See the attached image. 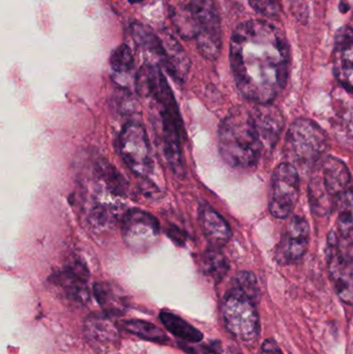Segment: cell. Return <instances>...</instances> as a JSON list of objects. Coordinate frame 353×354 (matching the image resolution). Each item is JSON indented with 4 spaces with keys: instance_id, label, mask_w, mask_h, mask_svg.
<instances>
[{
    "instance_id": "obj_5",
    "label": "cell",
    "mask_w": 353,
    "mask_h": 354,
    "mask_svg": "<svg viewBox=\"0 0 353 354\" xmlns=\"http://www.w3.org/2000/svg\"><path fill=\"white\" fill-rule=\"evenodd\" d=\"M259 299L233 284L222 301V315L228 332L242 342L256 340L260 330Z\"/></svg>"
},
{
    "instance_id": "obj_21",
    "label": "cell",
    "mask_w": 353,
    "mask_h": 354,
    "mask_svg": "<svg viewBox=\"0 0 353 354\" xmlns=\"http://www.w3.org/2000/svg\"><path fill=\"white\" fill-rule=\"evenodd\" d=\"M201 270L205 276L215 281L221 282L229 272L230 264L227 258L220 251L219 248L213 247L207 249L201 256Z\"/></svg>"
},
{
    "instance_id": "obj_22",
    "label": "cell",
    "mask_w": 353,
    "mask_h": 354,
    "mask_svg": "<svg viewBox=\"0 0 353 354\" xmlns=\"http://www.w3.org/2000/svg\"><path fill=\"white\" fill-rule=\"evenodd\" d=\"M132 35L135 41L141 49L153 54L161 62L163 47L160 35H158L153 29L143 24H134L132 26Z\"/></svg>"
},
{
    "instance_id": "obj_19",
    "label": "cell",
    "mask_w": 353,
    "mask_h": 354,
    "mask_svg": "<svg viewBox=\"0 0 353 354\" xmlns=\"http://www.w3.org/2000/svg\"><path fill=\"white\" fill-rule=\"evenodd\" d=\"M159 317L166 330L171 333L176 338L188 343H199L202 340V333L176 314L162 311Z\"/></svg>"
},
{
    "instance_id": "obj_29",
    "label": "cell",
    "mask_w": 353,
    "mask_h": 354,
    "mask_svg": "<svg viewBox=\"0 0 353 354\" xmlns=\"http://www.w3.org/2000/svg\"><path fill=\"white\" fill-rule=\"evenodd\" d=\"M184 348L186 349L188 353L193 354H219L216 349L211 348V347H205V346H189V345L184 344L182 345Z\"/></svg>"
},
{
    "instance_id": "obj_15",
    "label": "cell",
    "mask_w": 353,
    "mask_h": 354,
    "mask_svg": "<svg viewBox=\"0 0 353 354\" xmlns=\"http://www.w3.org/2000/svg\"><path fill=\"white\" fill-rule=\"evenodd\" d=\"M199 223L213 247L221 248L231 239V228L225 218L207 204L199 208Z\"/></svg>"
},
{
    "instance_id": "obj_3",
    "label": "cell",
    "mask_w": 353,
    "mask_h": 354,
    "mask_svg": "<svg viewBox=\"0 0 353 354\" xmlns=\"http://www.w3.org/2000/svg\"><path fill=\"white\" fill-rule=\"evenodd\" d=\"M346 164L333 156H323L312 168L309 183L311 209L318 216H327L337 208L341 196L350 183Z\"/></svg>"
},
{
    "instance_id": "obj_28",
    "label": "cell",
    "mask_w": 353,
    "mask_h": 354,
    "mask_svg": "<svg viewBox=\"0 0 353 354\" xmlns=\"http://www.w3.org/2000/svg\"><path fill=\"white\" fill-rule=\"evenodd\" d=\"M260 354H283L279 345L273 339H267L263 343Z\"/></svg>"
},
{
    "instance_id": "obj_20",
    "label": "cell",
    "mask_w": 353,
    "mask_h": 354,
    "mask_svg": "<svg viewBox=\"0 0 353 354\" xmlns=\"http://www.w3.org/2000/svg\"><path fill=\"white\" fill-rule=\"evenodd\" d=\"M84 330L93 340L101 343L113 342L120 333L107 315H90L84 322Z\"/></svg>"
},
{
    "instance_id": "obj_13",
    "label": "cell",
    "mask_w": 353,
    "mask_h": 354,
    "mask_svg": "<svg viewBox=\"0 0 353 354\" xmlns=\"http://www.w3.org/2000/svg\"><path fill=\"white\" fill-rule=\"evenodd\" d=\"M160 37H161L162 47H163L160 64L176 81L184 82L188 78L191 66L188 54L176 41L175 37L168 31L161 32Z\"/></svg>"
},
{
    "instance_id": "obj_23",
    "label": "cell",
    "mask_w": 353,
    "mask_h": 354,
    "mask_svg": "<svg viewBox=\"0 0 353 354\" xmlns=\"http://www.w3.org/2000/svg\"><path fill=\"white\" fill-rule=\"evenodd\" d=\"M122 326L126 332L144 340L161 343V344L168 341V337L166 336L165 333L151 322L138 319L126 320Z\"/></svg>"
},
{
    "instance_id": "obj_9",
    "label": "cell",
    "mask_w": 353,
    "mask_h": 354,
    "mask_svg": "<svg viewBox=\"0 0 353 354\" xmlns=\"http://www.w3.org/2000/svg\"><path fill=\"white\" fill-rule=\"evenodd\" d=\"M300 196V174L292 164L277 166L271 181L269 209L277 218H287L298 203Z\"/></svg>"
},
{
    "instance_id": "obj_14",
    "label": "cell",
    "mask_w": 353,
    "mask_h": 354,
    "mask_svg": "<svg viewBox=\"0 0 353 354\" xmlns=\"http://www.w3.org/2000/svg\"><path fill=\"white\" fill-rule=\"evenodd\" d=\"M88 270L84 264L74 261L53 276V282L62 289L66 297L79 303H84L88 299Z\"/></svg>"
},
{
    "instance_id": "obj_24",
    "label": "cell",
    "mask_w": 353,
    "mask_h": 354,
    "mask_svg": "<svg viewBox=\"0 0 353 354\" xmlns=\"http://www.w3.org/2000/svg\"><path fill=\"white\" fill-rule=\"evenodd\" d=\"M97 174L99 179L105 183L110 192L114 195H124L126 194V181L118 174L115 168L109 163L99 162L97 166Z\"/></svg>"
},
{
    "instance_id": "obj_25",
    "label": "cell",
    "mask_w": 353,
    "mask_h": 354,
    "mask_svg": "<svg viewBox=\"0 0 353 354\" xmlns=\"http://www.w3.org/2000/svg\"><path fill=\"white\" fill-rule=\"evenodd\" d=\"M115 218V208L109 204L95 203L89 210L88 220L95 228H107L114 224Z\"/></svg>"
},
{
    "instance_id": "obj_18",
    "label": "cell",
    "mask_w": 353,
    "mask_h": 354,
    "mask_svg": "<svg viewBox=\"0 0 353 354\" xmlns=\"http://www.w3.org/2000/svg\"><path fill=\"white\" fill-rule=\"evenodd\" d=\"M338 236L346 245H353V187L348 189L337 204Z\"/></svg>"
},
{
    "instance_id": "obj_2",
    "label": "cell",
    "mask_w": 353,
    "mask_h": 354,
    "mask_svg": "<svg viewBox=\"0 0 353 354\" xmlns=\"http://www.w3.org/2000/svg\"><path fill=\"white\" fill-rule=\"evenodd\" d=\"M283 128L281 111L271 104L236 108L220 124V155L231 167H255L263 153L279 141Z\"/></svg>"
},
{
    "instance_id": "obj_4",
    "label": "cell",
    "mask_w": 353,
    "mask_h": 354,
    "mask_svg": "<svg viewBox=\"0 0 353 354\" xmlns=\"http://www.w3.org/2000/svg\"><path fill=\"white\" fill-rule=\"evenodd\" d=\"M329 147L327 135L316 122L300 118L290 126L284 145L287 163L294 167L312 169Z\"/></svg>"
},
{
    "instance_id": "obj_10",
    "label": "cell",
    "mask_w": 353,
    "mask_h": 354,
    "mask_svg": "<svg viewBox=\"0 0 353 354\" xmlns=\"http://www.w3.org/2000/svg\"><path fill=\"white\" fill-rule=\"evenodd\" d=\"M122 235L131 249L146 251L159 239V221L144 210H128L122 218Z\"/></svg>"
},
{
    "instance_id": "obj_16",
    "label": "cell",
    "mask_w": 353,
    "mask_h": 354,
    "mask_svg": "<svg viewBox=\"0 0 353 354\" xmlns=\"http://www.w3.org/2000/svg\"><path fill=\"white\" fill-rule=\"evenodd\" d=\"M170 18L180 37L194 39L196 35L194 0H168Z\"/></svg>"
},
{
    "instance_id": "obj_1",
    "label": "cell",
    "mask_w": 353,
    "mask_h": 354,
    "mask_svg": "<svg viewBox=\"0 0 353 354\" xmlns=\"http://www.w3.org/2000/svg\"><path fill=\"white\" fill-rule=\"evenodd\" d=\"M230 66L240 93L271 104L287 85L290 47L285 33L267 20L240 23L230 39Z\"/></svg>"
},
{
    "instance_id": "obj_26",
    "label": "cell",
    "mask_w": 353,
    "mask_h": 354,
    "mask_svg": "<svg viewBox=\"0 0 353 354\" xmlns=\"http://www.w3.org/2000/svg\"><path fill=\"white\" fill-rule=\"evenodd\" d=\"M93 292L97 303L106 310L107 313H111V312L116 313L118 311L120 307V301L110 285L106 283L95 284L93 287Z\"/></svg>"
},
{
    "instance_id": "obj_27",
    "label": "cell",
    "mask_w": 353,
    "mask_h": 354,
    "mask_svg": "<svg viewBox=\"0 0 353 354\" xmlns=\"http://www.w3.org/2000/svg\"><path fill=\"white\" fill-rule=\"evenodd\" d=\"M251 8L261 16L277 18L282 10V0H248Z\"/></svg>"
},
{
    "instance_id": "obj_12",
    "label": "cell",
    "mask_w": 353,
    "mask_h": 354,
    "mask_svg": "<svg viewBox=\"0 0 353 354\" xmlns=\"http://www.w3.org/2000/svg\"><path fill=\"white\" fill-rule=\"evenodd\" d=\"M333 70L338 82L353 93V30L350 26L341 27L336 35Z\"/></svg>"
},
{
    "instance_id": "obj_8",
    "label": "cell",
    "mask_w": 353,
    "mask_h": 354,
    "mask_svg": "<svg viewBox=\"0 0 353 354\" xmlns=\"http://www.w3.org/2000/svg\"><path fill=\"white\" fill-rule=\"evenodd\" d=\"M340 241L337 232L327 237V266L334 288L339 299L353 306V253Z\"/></svg>"
},
{
    "instance_id": "obj_17",
    "label": "cell",
    "mask_w": 353,
    "mask_h": 354,
    "mask_svg": "<svg viewBox=\"0 0 353 354\" xmlns=\"http://www.w3.org/2000/svg\"><path fill=\"white\" fill-rule=\"evenodd\" d=\"M112 77L118 86L128 89L130 77L134 70V56L132 50L126 44L118 46L110 56Z\"/></svg>"
},
{
    "instance_id": "obj_6",
    "label": "cell",
    "mask_w": 353,
    "mask_h": 354,
    "mask_svg": "<svg viewBox=\"0 0 353 354\" xmlns=\"http://www.w3.org/2000/svg\"><path fill=\"white\" fill-rule=\"evenodd\" d=\"M120 151L126 165L139 177H147L153 172L149 136L142 124L130 122L120 135Z\"/></svg>"
},
{
    "instance_id": "obj_11",
    "label": "cell",
    "mask_w": 353,
    "mask_h": 354,
    "mask_svg": "<svg viewBox=\"0 0 353 354\" xmlns=\"http://www.w3.org/2000/svg\"><path fill=\"white\" fill-rule=\"evenodd\" d=\"M310 243V227L306 218L294 216L282 233L275 250V258L281 266H292L300 261Z\"/></svg>"
},
{
    "instance_id": "obj_7",
    "label": "cell",
    "mask_w": 353,
    "mask_h": 354,
    "mask_svg": "<svg viewBox=\"0 0 353 354\" xmlns=\"http://www.w3.org/2000/svg\"><path fill=\"white\" fill-rule=\"evenodd\" d=\"M197 49L203 57L216 60L222 50L221 19L213 0H194Z\"/></svg>"
}]
</instances>
